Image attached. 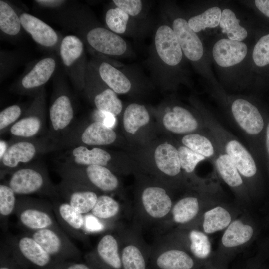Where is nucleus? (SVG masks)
<instances>
[{"mask_svg":"<svg viewBox=\"0 0 269 269\" xmlns=\"http://www.w3.org/2000/svg\"><path fill=\"white\" fill-rule=\"evenodd\" d=\"M200 114L206 128L217 143L230 157L241 174L251 196L255 194L259 183V165L254 156L233 134L206 111Z\"/></svg>","mask_w":269,"mask_h":269,"instance_id":"1","label":"nucleus"},{"mask_svg":"<svg viewBox=\"0 0 269 269\" xmlns=\"http://www.w3.org/2000/svg\"><path fill=\"white\" fill-rule=\"evenodd\" d=\"M6 153L0 159V179L13 171L31 163L36 158L60 149L47 135L34 138L12 137Z\"/></svg>","mask_w":269,"mask_h":269,"instance_id":"2","label":"nucleus"},{"mask_svg":"<svg viewBox=\"0 0 269 269\" xmlns=\"http://www.w3.org/2000/svg\"><path fill=\"white\" fill-rule=\"evenodd\" d=\"M118 136L114 129L98 121L73 123L57 142L59 149L76 146L101 147L114 144Z\"/></svg>","mask_w":269,"mask_h":269,"instance_id":"3","label":"nucleus"},{"mask_svg":"<svg viewBox=\"0 0 269 269\" xmlns=\"http://www.w3.org/2000/svg\"><path fill=\"white\" fill-rule=\"evenodd\" d=\"M6 183L17 195L38 194L58 198L46 167L41 163H31L20 167L9 175Z\"/></svg>","mask_w":269,"mask_h":269,"instance_id":"4","label":"nucleus"},{"mask_svg":"<svg viewBox=\"0 0 269 269\" xmlns=\"http://www.w3.org/2000/svg\"><path fill=\"white\" fill-rule=\"evenodd\" d=\"M56 170L61 178L75 181L105 193L116 192L120 187L114 172L103 166L80 165L61 161L57 163Z\"/></svg>","mask_w":269,"mask_h":269,"instance_id":"5","label":"nucleus"},{"mask_svg":"<svg viewBox=\"0 0 269 269\" xmlns=\"http://www.w3.org/2000/svg\"><path fill=\"white\" fill-rule=\"evenodd\" d=\"M14 213L25 231L47 228L62 230L54 215L52 203L46 201L24 196L18 197Z\"/></svg>","mask_w":269,"mask_h":269,"instance_id":"6","label":"nucleus"},{"mask_svg":"<svg viewBox=\"0 0 269 269\" xmlns=\"http://www.w3.org/2000/svg\"><path fill=\"white\" fill-rule=\"evenodd\" d=\"M5 243L17 261L26 269H52L61 262L53 258L35 239L25 233L8 235Z\"/></svg>","mask_w":269,"mask_h":269,"instance_id":"7","label":"nucleus"},{"mask_svg":"<svg viewBox=\"0 0 269 269\" xmlns=\"http://www.w3.org/2000/svg\"><path fill=\"white\" fill-rule=\"evenodd\" d=\"M221 202L220 195L192 191L174 203L170 216L179 228H188L206 210Z\"/></svg>","mask_w":269,"mask_h":269,"instance_id":"8","label":"nucleus"},{"mask_svg":"<svg viewBox=\"0 0 269 269\" xmlns=\"http://www.w3.org/2000/svg\"><path fill=\"white\" fill-rule=\"evenodd\" d=\"M9 133L15 138L44 136L48 131L46 126L45 94L42 89L35 96L29 107L9 129Z\"/></svg>","mask_w":269,"mask_h":269,"instance_id":"9","label":"nucleus"},{"mask_svg":"<svg viewBox=\"0 0 269 269\" xmlns=\"http://www.w3.org/2000/svg\"><path fill=\"white\" fill-rule=\"evenodd\" d=\"M25 233L35 239L49 254L59 261L77 260L80 257L79 249L63 230L47 228L26 231Z\"/></svg>","mask_w":269,"mask_h":269,"instance_id":"10","label":"nucleus"},{"mask_svg":"<svg viewBox=\"0 0 269 269\" xmlns=\"http://www.w3.org/2000/svg\"><path fill=\"white\" fill-rule=\"evenodd\" d=\"M254 235L255 228L247 214H242L224 230L215 256L219 258L231 256L246 247Z\"/></svg>","mask_w":269,"mask_h":269,"instance_id":"11","label":"nucleus"},{"mask_svg":"<svg viewBox=\"0 0 269 269\" xmlns=\"http://www.w3.org/2000/svg\"><path fill=\"white\" fill-rule=\"evenodd\" d=\"M162 123L167 132L177 136L207 129L200 113L197 115L179 105H169L165 108Z\"/></svg>","mask_w":269,"mask_h":269,"instance_id":"12","label":"nucleus"},{"mask_svg":"<svg viewBox=\"0 0 269 269\" xmlns=\"http://www.w3.org/2000/svg\"><path fill=\"white\" fill-rule=\"evenodd\" d=\"M218 145L217 156L212 162L215 171L232 191L239 205L246 209L251 199L249 190L230 157Z\"/></svg>","mask_w":269,"mask_h":269,"instance_id":"13","label":"nucleus"},{"mask_svg":"<svg viewBox=\"0 0 269 269\" xmlns=\"http://www.w3.org/2000/svg\"><path fill=\"white\" fill-rule=\"evenodd\" d=\"M74 117V106L70 96L66 92H58L49 109V129L47 136L57 144L62 135L73 124Z\"/></svg>","mask_w":269,"mask_h":269,"instance_id":"14","label":"nucleus"},{"mask_svg":"<svg viewBox=\"0 0 269 269\" xmlns=\"http://www.w3.org/2000/svg\"><path fill=\"white\" fill-rule=\"evenodd\" d=\"M56 188L58 198L83 215L91 211L99 195V191L92 187L64 178L56 185Z\"/></svg>","mask_w":269,"mask_h":269,"instance_id":"15","label":"nucleus"},{"mask_svg":"<svg viewBox=\"0 0 269 269\" xmlns=\"http://www.w3.org/2000/svg\"><path fill=\"white\" fill-rule=\"evenodd\" d=\"M60 158L63 162L70 164L103 166L114 172L118 170L117 154L100 147L79 146L70 148Z\"/></svg>","mask_w":269,"mask_h":269,"instance_id":"16","label":"nucleus"},{"mask_svg":"<svg viewBox=\"0 0 269 269\" xmlns=\"http://www.w3.org/2000/svg\"><path fill=\"white\" fill-rule=\"evenodd\" d=\"M140 207L144 215L153 221L170 216L174 203L167 190L158 185L144 187L140 195Z\"/></svg>","mask_w":269,"mask_h":269,"instance_id":"17","label":"nucleus"},{"mask_svg":"<svg viewBox=\"0 0 269 269\" xmlns=\"http://www.w3.org/2000/svg\"><path fill=\"white\" fill-rule=\"evenodd\" d=\"M84 88L98 110L110 113L115 116L121 113L122 101L117 94L101 80L98 74L93 77L86 73Z\"/></svg>","mask_w":269,"mask_h":269,"instance_id":"18","label":"nucleus"},{"mask_svg":"<svg viewBox=\"0 0 269 269\" xmlns=\"http://www.w3.org/2000/svg\"><path fill=\"white\" fill-rule=\"evenodd\" d=\"M85 260L94 269H123L119 241L111 234L103 235Z\"/></svg>","mask_w":269,"mask_h":269,"instance_id":"19","label":"nucleus"},{"mask_svg":"<svg viewBox=\"0 0 269 269\" xmlns=\"http://www.w3.org/2000/svg\"><path fill=\"white\" fill-rule=\"evenodd\" d=\"M241 213L239 207L230 206L222 201L206 210L190 227L196 228L206 234L224 230Z\"/></svg>","mask_w":269,"mask_h":269,"instance_id":"20","label":"nucleus"},{"mask_svg":"<svg viewBox=\"0 0 269 269\" xmlns=\"http://www.w3.org/2000/svg\"><path fill=\"white\" fill-rule=\"evenodd\" d=\"M172 243L188 252L198 261L212 256V244L208 235L196 228H179Z\"/></svg>","mask_w":269,"mask_h":269,"instance_id":"21","label":"nucleus"},{"mask_svg":"<svg viewBox=\"0 0 269 269\" xmlns=\"http://www.w3.org/2000/svg\"><path fill=\"white\" fill-rule=\"evenodd\" d=\"M86 39L93 49L104 55L120 56L127 51L125 40L119 35L104 27L97 26L89 29Z\"/></svg>","mask_w":269,"mask_h":269,"instance_id":"22","label":"nucleus"},{"mask_svg":"<svg viewBox=\"0 0 269 269\" xmlns=\"http://www.w3.org/2000/svg\"><path fill=\"white\" fill-rule=\"evenodd\" d=\"M60 55L62 62L72 76L75 84L78 75L85 85L86 70L83 68L84 49L82 41L77 36L69 35L64 37L60 46Z\"/></svg>","mask_w":269,"mask_h":269,"instance_id":"23","label":"nucleus"},{"mask_svg":"<svg viewBox=\"0 0 269 269\" xmlns=\"http://www.w3.org/2000/svg\"><path fill=\"white\" fill-rule=\"evenodd\" d=\"M188 252L173 243L153 254L155 269H196L197 262Z\"/></svg>","mask_w":269,"mask_h":269,"instance_id":"24","label":"nucleus"},{"mask_svg":"<svg viewBox=\"0 0 269 269\" xmlns=\"http://www.w3.org/2000/svg\"><path fill=\"white\" fill-rule=\"evenodd\" d=\"M51 203L56 220L62 230L77 240L85 241L87 234L84 231V215L65 201L55 199Z\"/></svg>","mask_w":269,"mask_h":269,"instance_id":"25","label":"nucleus"},{"mask_svg":"<svg viewBox=\"0 0 269 269\" xmlns=\"http://www.w3.org/2000/svg\"><path fill=\"white\" fill-rule=\"evenodd\" d=\"M154 46L158 57L165 64L175 66L181 62L183 52L173 30L169 26L163 24L157 29Z\"/></svg>","mask_w":269,"mask_h":269,"instance_id":"26","label":"nucleus"},{"mask_svg":"<svg viewBox=\"0 0 269 269\" xmlns=\"http://www.w3.org/2000/svg\"><path fill=\"white\" fill-rule=\"evenodd\" d=\"M55 67L56 61L53 58L40 60L22 79L17 91L21 94L36 95L50 79Z\"/></svg>","mask_w":269,"mask_h":269,"instance_id":"27","label":"nucleus"},{"mask_svg":"<svg viewBox=\"0 0 269 269\" xmlns=\"http://www.w3.org/2000/svg\"><path fill=\"white\" fill-rule=\"evenodd\" d=\"M172 28L186 57L192 61L200 59L203 54V45L188 21L182 18H177L173 21Z\"/></svg>","mask_w":269,"mask_h":269,"instance_id":"28","label":"nucleus"},{"mask_svg":"<svg viewBox=\"0 0 269 269\" xmlns=\"http://www.w3.org/2000/svg\"><path fill=\"white\" fill-rule=\"evenodd\" d=\"M247 53L246 45L241 42L229 39L217 41L213 48V56L220 66L227 67L242 61Z\"/></svg>","mask_w":269,"mask_h":269,"instance_id":"29","label":"nucleus"},{"mask_svg":"<svg viewBox=\"0 0 269 269\" xmlns=\"http://www.w3.org/2000/svg\"><path fill=\"white\" fill-rule=\"evenodd\" d=\"M178 137L180 144L202 155L211 162L217 156L218 143L207 129L178 136Z\"/></svg>","mask_w":269,"mask_h":269,"instance_id":"30","label":"nucleus"},{"mask_svg":"<svg viewBox=\"0 0 269 269\" xmlns=\"http://www.w3.org/2000/svg\"><path fill=\"white\" fill-rule=\"evenodd\" d=\"M19 18L22 27L37 43L48 47L57 44L58 40L57 34L45 22L27 13H21Z\"/></svg>","mask_w":269,"mask_h":269,"instance_id":"31","label":"nucleus"},{"mask_svg":"<svg viewBox=\"0 0 269 269\" xmlns=\"http://www.w3.org/2000/svg\"><path fill=\"white\" fill-rule=\"evenodd\" d=\"M175 143L181 168L188 177L193 181L204 185H211L217 182V177L215 174L211 177L206 178L199 177L195 174V170L198 164L206 159L204 156L182 145L177 141H176Z\"/></svg>","mask_w":269,"mask_h":269,"instance_id":"32","label":"nucleus"},{"mask_svg":"<svg viewBox=\"0 0 269 269\" xmlns=\"http://www.w3.org/2000/svg\"><path fill=\"white\" fill-rule=\"evenodd\" d=\"M150 115L146 107L137 103L129 104L125 108L122 124L127 134L134 135L141 128L150 123Z\"/></svg>","mask_w":269,"mask_h":269,"instance_id":"33","label":"nucleus"},{"mask_svg":"<svg viewBox=\"0 0 269 269\" xmlns=\"http://www.w3.org/2000/svg\"><path fill=\"white\" fill-rule=\"evenodd\" d=\"M97 72L101 80L116 94H126L131 90L132 83L128 77L110 63L101 62Z\"/></svg>","mask_w":269,"mask_h":269,"instance_id":"34","label":"nucleus"},{"mask_svg":"<svg viewBox=\"0 0 269 269\" xmlns=\"http://www.w3.org/2000/svg\"><path fill=\"white\" fill-rule=\"evenodd\" d=\"M123 269H147V257L138 245L127 243L120 249Z\"/></svg>","mask_w":269,"mask_h":269,"instance_id":"35","label":"nucleus"},{"mask_svg":"<svg viewBox=\"0 0 269 269\" xmlns=\"http://www.w3.org/2000/svg\"><path fill=\"white\" fill-rule=\"evenodd\" d=\"M13 189L6 183L0 185V225L3 232L8 228L9 219L14 213L17 199Z\"/></svg>","mask_w":269,"mask_h":269,"instance_id":"36","label":"nucleus"},{"mask_svg":"<svg viewBox=\"0 0 269 269\" xmlns=\"http://www.w3.org/2000/svg\"><path fill=\"white\" fill-rule=\"evenodd\" d=\"M239 21L231 10L224 9L219 23L222 32L227 34L229 39L243 41L247 37V32L239 24Z\"/></svg>","mask_w":269,"mask_h":269,"instance_id":"37","label":"nucleus"},{"mask_svg":"<svg viewBox=\"0 0 269 269\" xmlns=\"http://www.w3.org/2000/svg\"><path fill=\"white\" fill-rule=\"evenodd\" d=\"M22 25L19 16L6 2L0 1V29L4 33L14 36L20 31Z\"/></svg>","mask_w":269,"mask_h":269,"instance_id":"38","label":"nucleus"},{"mask_svg":"<svg viewBox=\"0 0 269 269\" xmlns=\"http://www.w3.org/2000/svg\"><path fill=\"white\" fill-rule=\"evenodd\" d=\"M120 206L114 198L107 194L99 195L96 202L90 212L98 219L104 221H110L119 213Z\"/></svg>","mask_w":269,"mask_h":269,"instance_id":"39","label":"nucleus"},{"mask_svg":"<svg viewBox=\"0 0 269 269\" xmlns=\"http://www.w3.org/2000/svg\"><path fill=\"white\" fill-rule=\"evenodd\" d=\"M222 12L218 7L210 8L203 13L190 18V27L197 33L206 28H215L220 23Z\"/></svg>","mask_w":269,"mask_h":269,"instance_id":"40","label":"nucleus"},{"mask_svg":"<svg viewBox=\"0 0 269 269\" xmlns=\"http://www.w3.org/2000/svg\"><path fill=\"white\" fill-rule=\"evenodd\" d=\"M130 17L124 11L115 7L107 11L105 19L109 29L119 35L126 32Z\"/></svg>","mask_w":269,"mask_h":269,"instance_id":"41","label":"nucleus"},{"mask_svg":"<svg viewBox=\"0 0 269 269\" xmlns=\"http://www.w3.org/2000/svg\"><path fill=\"white\" fill-rule=\"evenodd\" d=\"M22 114V109L18 105L9 106L1 111L0 113V135L8 132L11 127L21 118Z\"/></svg>","mask_w":269,"mask_h":269,"instance_id":"42","label":"nucleus"},{"mask_svg":"<svg viewBox=\"0 0 269 269\" xmlns=\"http://www.w3.org/2000/svg\"><path fill=\"white\" fill-rule=\"evenodd\" d=\"M252 58L254 63L259 67L269 64V34L262 36L256 43Z\"/></svg>","mask_w":269,"mask_h":269,"instance_id":"43","label":"nucleus"},{"mask_svg":"<svg viewBox=\"0 0 269 269\" xmlns=\"http://www.w3.org/2000/svg\"><path fill=\"white\" fill-rule=\"evenodd\" d=\"M0 269H26L15 259L5 242L0 244Z\"/></svg>","mask_w":269,"mask_h":269,"instance_id":"44","label":"nucleus"},{"mask_svg":"<svg viewBox=\"0 0 269 269\" xmlns=\"http://www.w3.org/2000/svg\"><path fill=\"white\" fill-rule=\"evenodd\" d=\"M115 6L119 8L131 17H136L142 12L143 1L140 0H114Z\"/></svg>","mask_w":269,"mask_h":269,"instance_id":"45","label":"nucleus"},{"mask_svg":"<svg viewBox=\"0 0 269 269\" xmlns=\"http://www.w3.org/2000/svg\"><path fill=\"white\" fill-rule=\"evenodd\" d=\"M84 231L88 235L89 233L98 232L103 231L105 228V222L91 213L84 214Z\"/></svg>","mask_w":269,"mask_h":269,"instance_id":"46","label":"nucleus"},{"mask_svg":"<svg viewBox=\"0 0 269 269\" xmlns=\"http://www.w3.org/2000/svg\"><path fill=\"white\" fill-rule=\"evenodd\" d=\"M93 121L102 122L106 126L113 129L116 124V116L105 112L100 111L96 109L92 114Z\"/></svg>","mask_w":269,"mask_h":269,"instance_id":"47","label":"nucleus"},{"mask_svg":"<svg viewBox=\"0 0 269 269\" xmlns=\"http://www.w3.org/2000/svg\"><path fill=\"white\" fill-rule=\"evenodd\" d=\"M52 269H94L87 263L63 261L58 263Z\"/></svg>","mask_w":269,"mask_h":269,"instance_id":"48","label":"nucleus"},{"mask_svg":"<svg viewBox=\"0 0 269 269\" xmlns=\"http://www.w3.org/2000/svg\"><path fill=\"white\" fill-rule=\"evenodd\" d=\"M265 151L266 166L269 174V116L265 133Z\"/></svg>","mask_w":269,"mask_h":269,"instance_id":"49","label":"nucleus"},{"mask_svg":"<svg viewBox=\"0 0 269 269\" xmlns=\"http://www.w3.org/2000/svg\"><path fill=\"white\" fill-rule=\"evenodd\" d=\"M255 4L261 13L269 18V0H256Z\"/></svg>","mask_w":269,"mask_h":269,"instance_id":"50","label":"nucleus"},{"mask_svg":"<svg viewBox=\"0 0 269 269\" xmlns=\"http://www.w3.org/2000/svg\"><path fill=\"white\" fill-rule=\"evenodd\" d=\"M35 1L42 6L48 7H58L65 2L64 0H38Z\"/></svg>","mask_w":269,"mask_h":269,"instance_id":"51","label":"nucleus"},{"mask_svg":"<svg viewBox=\"0 0 269 269\" xmlns=\"http://www.w3.org/2000/svg\"><path fill=\"white\" fill-rule=\"evenodd\" d=\"M9 141L3 139L0 140V159L4 156L9 147Z\"/></svg>","mask_w":269,"mask_h":269,"instance_id":"52","label":"nucleus"}]
</instances>
